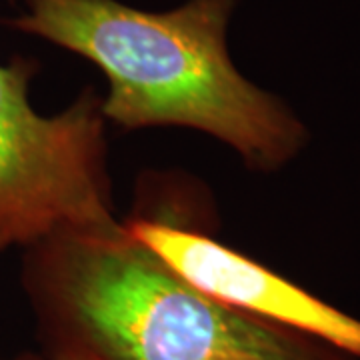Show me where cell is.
<instances>
[{
  "label": "cell",
  "instance_id": "6da1fadb",
  "mask_svg": "<svg viewBox=\"0 0 360 360\" xmlns=\"http://www.w3.org/2000/svg\"><path fill=\"white\" fill-rule=\"evenodd\" d=\"M238 2L186 0L156 13L120 0H20L22 13L4 25L96 66L108 82V124L202 132L250 172L276 174L302 155L310 130L234 65L229 26Z\"/></svg>",
  "mask_w": 360,
  "mask_h": 360
},
{
  "label": "cell",
  "instance_id": "7a4b0ae2",
  "mask_svg": "<svg viewBox=\"0 0 360 360\" xmlns=\"http://www.w3.org/2000/svg\"><path fill=\"white\" fill-rule=\"evenodd\" d=\"M20 284L46 360H356L200 295L118 219L25 248Z\"/></svg>",
  "mask_w": 360,
  "mask_h": 360
},
{
  "label": "cell",
  "instance_id": "3957f363",
  "mask_svg": "<svg viewBox=\"0 0 360 360\" xmlns=\"http://www.w3.org/2000/svg\"><path fill=\"white\" fill-rule=\"evenodd\" d=\"M39 60L0 63V252L63 226L116 219L103 96L86 86L56 115L30 104Z\"/></svg>",
  "mask_w": 360,
  "mask_h": 360
},
{
  "label": "cell",
  "instance_id": "277c9868",
  "mask_svg": "<svg viewBox=\"0 0 360 360\" xmlns=\"http://www.w3.org/2000/svg\"><path fill=\"white\" fill-rule=\"evenodd\" d=\"M122 222L136 243L200 295L246 316L319 338L360 360V319L222 245L206 229L139 214Z\"/></svg>",
  "mask_w": 360,
  "mask_h": 360
},
{
  "label": "cell",
  "instance_id": "5b68a950",
  "mask_svg": "<svg viewBox=\"0 0 360 360\" xmlns=\"http://www.w3.org/2000/svg\"><path fill=\"white\" fill-rule=\"evenodd\" d=\"M0 360H46L40 352H20V354H14V356H6V359Z\"/></svg>",
  "mask_w": 360,
  "mask_h": 360
}]
</instances>
